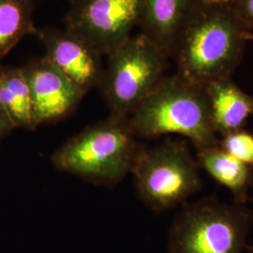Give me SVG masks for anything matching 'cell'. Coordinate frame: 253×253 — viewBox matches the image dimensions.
<instances>
[{"label": "cell", "instance_id": "obj_1", "mask_svg": "<svg viewBox=\"0 0 253 253\" xmlns=\"http://www.w3.org/2000/svg\"><path fill=\"white\" fill-rule=\"evenodd\" d=\"M248 36L231 5L194 7L173 49L176 73L203 85L231 78Z\"/></svg>", "mask_w": 253, "mask_h": 253}, {"label": "cell", "instance_id": "obj_2", "mask_svg": "<svg viewBox=\"0 0 253 253\" xmlns=\"http://www.w3.org/2000/svg\"><path fill=\"white\" fill-rule=\"evenodd\" d=\"M137 138L177 134L197 150L219 145L206 85L178 73L165 75L128 118Z\"/></svg>", "mask_w": 253, "mask_h": 253}, {"label": "cell", "instance_id": "obj_3", "mask_svg": "<svg viewBox=\"0 0 253 253\" xmlns=\"http://www.w3.org/2000/svg\"><path fill=\"white\" fill-rule=\"evenodd\" d=\"M137 139L128 118L110 114L67 140L52 154L51 162L60 172L113 188L131 172L144 146Z\"/></svg>", "mask_w": 253, "mask_h": 253}, {"label": "cell", "instance_id": "obj_4", "mask_svg": "<svg viewBox=\"0 0 253 253\" xmlns=\"http://www.w3.org/2000/svg\"><path fill=\"white\" fill-rule=\"evenodd\" d=\"M253 220L237 203L207 199L189 205L172 224L168 253H243Z\"/></svg>", "mask_w": 253, "mask_h": 253}, {"label": "cell", "instance_id": "obj_5", "mask_svg": "<svg viewBox=\"0 0 253 253\" xmlns=\"http://www.w3.org/2000/svg\"><path fill=\"white\" fill-rule=\"evenodd\" d=\"M167 59L141 33L110 53L98 85L110 114L129 118L166 75Z\"/></svg>", "mask_w": 253, "mask_h": 253}, {"label": "cell", "instance_id": "obj_6", "mask_svg": "<svg viewBox=\"0 0 253 253\" xmlns=\"http://www.w3.org/2000/svg\"><path fill=\"white\" fill-rule=\"evenodd\" d=\"M199 164L186 141L141 149L131 170L140 199L155 212L174 208L201 188Z\"/></svg>", "mask_w": 253, "mask_h": 253}, {"label": "cell", "instance_id": "obj_7", "mask_svg": "<svg viewBox=\"0 0 253 253\" xmlns=\"http://www.w3.org/2000/svg\"><path fill=\"white\" fill-rule=\"evenodd\" d=\"M144 0H73L64 28L100 55H108L140 26Z\"/></svg>", "mask_w": 253, "mask_h": 253}, {"label": "cell", "instance_id": "obj_8", "mask_svg": "<svg viewBox=\"0 0 253 253\" xmlns=\"http://www.w3.org/2000/svg\"><path fill=\"white\" fill-rule=\"evenodd\" d=\"M22 70L29 86L37 127L71 117L85 96L44 55L29 60Z\"/></svg>", "mask_w": 253, "mask_h": 253}, {"label": "cell", "instance_id": "obj_9", "mask_svg": "<svg viewBox=\"0 0 253 253\" xmlns=\"http://www.w3.org/2000/svg\"><path fill=\"white\" fill-rule=\"evenodd\" d=\"M35 37L46 58L85 95L98 87L104 68L102 55L81 38L53 27H38Z\"/></svg>", "mask_w": 253, "mask_h": 253}, {"label": "cell", "instance_id": "obj_10", "mask_svg": "<svg viewBox=\"0 0 253 253\" xmlns=\"http://www.w3.org/2000/svg\"><path fill=\"white\" fill-rule=\"evenodd\" d=\"M193 8V0H144L141 34L170 58Z\"/></svg>", "mask_w": 253, "mask_h": 253}, {"label": "cell", "instance_id": "obj_11", "mask_svg": "<svg viewBox=\"0 0 253 253\" xmlns=\"http://www.w3.org/2000/svg\"><path fill=\"white\" fill-rule=\"evenodd\" d=\"M206 89L216 134L223 136L242 129L248 118L253 116V96L242 90L231 78L211 82Z\"/></svg>", "mask_w": 253, "mask_h": 253}, {"label": "cell", "instance_id": "obj_12", "mask_svg": "<svg viewBox=\"0 0 253 253\" xmlns=\"http://www.w3.org/2000/svg\"><path fill=\"white\" fill-rule=\"evenodd\" d=\"M196 160L201 168L233 193L237 204H244L253 186V168L227 153L219 145L197 150Z\"/></svg>", "mask_w": 253, "mask_h": 253}, {"label": "cell", "instance_id": "obj_13", "mask_svg": "<svg viewBox=\"0 0 253 253\" xmlns=\"http://www.w3.org/2000/svg\"><path fill=\"white\" fill-rule=\"evenodd\" d=\"M0 106L14 128L36 129L30 90L22 67L0 63Z\"/></svg>", "mask_w": 253, "mask_h": 253}, {"label": "cell", "instance_id": "obj_14", "mask_svg": "<svg viewBox=\"0 0 253 253\" xmlns=\"http://www.w3.org/2000/svg\"><path fill=\"white\" fill-rule=\"evenodd\" d=\"M37 0H0V61L27 36L36 35Z\"/></svg>", "mask_w": 253, "mask_h": 253}, {"label": "cell", "instance_id": "obj_15", "mask_svg": "<svg viewBox=\"0 0 253 253\" xmlns=\"http://www.w3.org/2000/svg\"><path fill=\"white\" fill-rule=\"evenodd\" d=\"M219 146L238 161L253 169V134L238 129L222 136Z\"/></svg>", "mask_w": 253, "mask_h": 253}, {"label": "cell", "instance_id": "obj_16", "mask_svg": "<svg viewBox=\"0 0 253 253\" xmlns=\"http://www.w3.org/2000/svg\"><path fill=\"white\" fill-rule=\"evenodd\" d=\"M230 5L249 32L248 39L253 37V0H235Z\"/></svg>", "mask_w": 253, "mask_h": 253}, {"label": "cell", "instance_id": "obj_17", "mask_svg": "<svg viewBox=\"0 0 253 253\" xmlns=\"http://www.w3.org/2000/svg\"><path fill=\"white\" fill-rule=\"evenodd\" d=\"M13 129H14V126H12L8 116L0 106V143Z\"/></svg>", "mask_w": 253, "mask_h": 253}, {"label": "cell", "instance_id": "obj_18", "mask_svg": "<svg viewBox=\"0 0 253 253\" xmlns=\"http://www.w3.org/2000/svg\"><path fill=\"white\" fill-rule=\"evenodd\" d=\"M235 0H193L194 7H212L230 5Z\"/></svg>", "mask_w": 253, "mask_h": 253}, {"label": "cell", "instance_id": "obj_19", "mask_svg": "<svg viewBox=\"0 0 253 253\" xmlns=\"http://www.w3.org/2000/svg\"><path fill=\"white\" fill-rule=\"evenodd\" d=\"M247 248H248V252H249V253H253V244L248 246Z\"/></svg>", "mask_w": 253, "mask_h": 253}, {"label": "cell", "instance_id": "obj_20", "mask_svg": "<svg viewBox=\"0 0 253 253\" xmlns=\"http://www.w3.org/2000/svg\"><path fill=\"white\" fill-rule=\"evenodd\" d=\"M250 41H253V36L249 37V42H250Z\"/></svg>", "mask_w": 253, "mask_h": 253}, {"label": "cell", "instance_id": "obj_21", "mask_svg": "<svg viewBox=\"0 0 253 253\" xmlns=\"http://www.w3.org/2000/svg\"><path fill=\"white\" fill-rule=\"evenodd\" d=\"M69 1H70V2H71V1H73V0H69Z\"/></svg>", "mask_w": 253, "mask_h": 253}, {"label": "cell", "instance_id": "obj_22", "mask_svg": "<svg viewBox=\"0 0 253 253\" xmlns=\"http://www.w3.org/2000/svg\"><path fill=\"white\" fill-rule=\"evenodd\" d=\"M252 187H253V186H252Z\"/></svg>", "mask_w": 253, "mask_h": 253}]
</instances>
